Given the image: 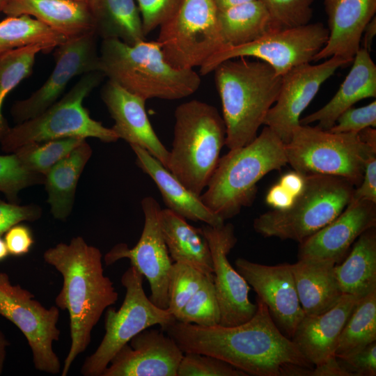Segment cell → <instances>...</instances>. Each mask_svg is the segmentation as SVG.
Here are the masks:
<instances>
[{
    "mask_svg": "<svg viewBox=\"0 0 376 376\" xmlns=\"http://www.w3.org/2000/svg\"><path fill=\"white\" fill-rule=\"evenodd\" d=\"M92 152L86 139L45 175L47 203L56 219L65 221L70 215L79 179L92 156Z\"/></svg>",
    "mask_w": 376,
    "mask_h": 376,
    "instance_id": "cell-29",
    "label": "cell"
},
{
    "mask_svg": "<svg viewBox=\"0 0 376 376\" xmlns=\"http://www.w3.org/2000/svg\"><path fill=\"white\" fill-rule=\"evenodd\" d=\"M350 63L331 56L320 64L304 63L290 69L282 76L276 101L269 110L264 125L269 127L284 143L291 139L293 130L300 125V116L315 97L322 84L339 68Z\"/></svg>",
    "mask_w": 376,
    "mask_h": 376,
    "instance_id": "cell-17",
    "label": "cell"
},
{
    "mask_svg": "<svg viewBox=\"0 0 376 376\" xmlns=\"http://www.w3.org/2000/svg\"><path fill=\"white\" fill-rule=\"evenodd\" d=\"M376 341V290L361 297L340 334L335 356L359 350Z\"/></svg>",
    "mask_w": 376,
    "mask_h": 376,
    "instance_id": "cell-34",
    "label": "cell"
},
{
    "mask_svg": "<svg viewBox=\"0 0 376 376\" xmlns=\"http://www.w3.org/2000/svg\"><path fill=\"white\" fill-rule=\"evenodd\" d=\"M44 182V175L26 169L15 153L0 155V191L10 202L17 203L22 189Z\"/></svg>",
    "mask_w": 376,
    "mask_h": 376,
    "instance_id": "cell-39",
    "label": "cell"
},
{
    "mask_svg": "<svg viewBox=\"0 0 376 376\" xmlns=\"http://www.w3.org/2000/svg\"><path fill=\"white\" fill-rule=\"evenodd\" d=\"M160 224L173 263L190 266L205 276H213L208 242L201 228H196L186 219L166 208L160 212Z\"/></svg>",
    "mask_w": 376,
    "mask_h": 376,
    "instance_id": "cell-28",
    "label": "cell"
},
{
    "mask_svg": "<svg viewBox=\"0 0 376 376\" xmlns=\"http://www.w3.org/2000/svg\"><path fill=\"white\" fill-rule=\"evenodd\" d=\"M104 77L100 70L81 75L66 94L40 114L10 127L1 142L2 150L13 153L29 143L70 137L116 142L119 139L113 130L92 118L83 105Z\"/></svg>",
    "mask_w": 376,
    "mask_h": 376,
    "instance_id": "cell-8",
    "label": "cell"
},
{
    "mask_svg": "<svg viewBox=\"0 0 376 376\" xmlns=\"http://www.w3.org/2000/svg\"><path fill=\"white\" fill-rule=\"evenodd\" d=\"M235 264L237 271L266 304L279 329L291 338L305 314L290 264L266 265L243 258L236 259Z\"/></svg>",
    "mask_w": 376,
    "mask_h": 376,
    "instance_id": "cell-18",
    "label": "cell"
},
{
    "mask_svg": "<svg viewBox=\"0 0 376 376\" xmlns=\"http://www.w3.org/2000/svg\"><path fill=\"white\" fill-rule=\"evenodd\" d=\"M219 22L225 45L246 44L278 29L260 0L219 10Z\"/></svg>",
    "mask_w": 376,
    "mask_h": 376,
    "instance_id": "cell-32",
    "label": "cell"
},
{
    "mask_svg": "<svg viewBox=\"0 0 376 376\" xmlns=\"http://www.w3.org/2000/svg\"><path fill=\"white\" fill-rule=\"evenodd\" d=\"M253 316L244 323L202 327L175 321L164 331L182 351L217 357L248 376H311L313 365L273 320L258 297Z\"/></svg>",
    "mask_w": 376,
    "mask_h": 376,
    "instance_id": "cell-1",
    "label": "cell"
},
{
    "mask_svg": "<svg viewBox=\"0 0 376 376\" xmlns=\"http://www.w3.org/2000/svg\"><path fill=\"white\" fill-rule=\"evenodd\" d=\"M121 283L125 295L118 310L107 308L104 316V336L96 350L84 361L81 373L101 376L117 352L134 336L154 325L162 330L176 320L168 308L157 306L147 297L143 276L131 265L123 274Z\"/></svg>",
    "mask_w": 376,
    "mask_h": 376,
    "instance_id": "cell-10",
    "label": "cell"
},
{
    "mask_svg": "<svg viewBox=\"0 0 376 376\" xmlns=\"http://www.w3.org/2000/svg\"><path fill=\"white\" fill-rule=\"evenodd\" d=\"M176 320L202 327L219 324L220 311L213 276L205 277L201 288L182 308Z\"/></svg>",
    "mask_w": 376,
    "mask_h": 376,
    "instance_id": "cell-37",
    "label": "cell"
},
{
    "mask_svg": "<svg viewBox=\"0 0 376 376\" xmlns=\"http://www.w3.org/2000/svg\"><path fill=\"white\" fill-rule=\"evenodd\" d=\"M101 97L118 139L144 148L168 169L170 152L152 128L146 111V100L109 79L101 89Z\"/></svg>",
    "mask_w": 376,
    "mask_h": 376,
    "instance_id": "cell-21",
    "label": "cell"
},
{
    "mask_svg": "<svg viewBox=\"0 0 376 376\" xmlns=\"http://www.w3.org/2000/svg\"><path fill=\"white\" fill-rule=\"evenodd\" d=\"M97 37L92 31L67 39L55 48V65L46 81L29 97L13 104L11 115L17 123L37 116L55 103L75 77L100 70Z\"/></svg>",
    "mask_w": 376,
    "mask_h": 376,
    "instance_id": "cell-15",
    "label": "cell"
},
{
    "mask_svg": "<svg viewBox=\"0 0 376 376\" xmlns=\"http://www.w3.org/2000/svg\"><path fill=\"white\" fill-rule=\"evenodd\" d=\"M157 41L166 60L179 69L201 67L225 45L212 0H180L159 26Z\"/></svg>",
    "mask_w": 376,
    "mask_h": 376,
    "instance_id": "cell-11",
    "label": "cell"
},
{
    "mask_svg": "<svg viewBox=\"0 0 376 376\" xmlns=\"http://www.w3.org/2000/svg\"><path fill=\"white\" fill-rule=\"evenodd\" d=\"M336 357L350 376L376 375V341L359 350Z\"/></svg>",
    "mask_w": 376,
    "mask_h": 376,
    "instance_id": "cell-44",
    "label": "cell"
},
{
    "mask_svg": "<svg viewBox=\"0 0 376 376\" xmlns=\"http://www.w3.org/2000/svg\"><path fill=\"white\" fill-rule=\"evenodd\" d=\"M0 315L26 338L36 370L53 375L60 373L61 362L53 349L61 334L56 326L59 308H45L33 294L18 284L13 285L8 274L0 272Z\"/></svg>",
    "mask_w": 376,
    "mask_h": 376,
    "instance_id": "cell-13",
    "label": "cell"
},
{
    "mask_svg": "<svg viewBox=\"0 0 376 376\" xmlns=\"http://www.w3.org/2000/svg\"><path fill=\"white\" fill-rule=\"evenodd\" d=\"M65 39L35 18L22 15L7 17L0 22V57L15 49L33 45L50 52Z\"/></svg>",
    "mask_w": 376,
    "mask_h": 376,
    "instance_id": "cell-33",
    "label": "cell"
},
{
    "mask_svg": "<svg viewBox=\"0 0 376 376\" xmlns=\"http://www.w3.org/2000/svg\"><path fill=\"white\" fill-rule=\"evenodd\" d=\"M94 31L102 40L118 39L130 45L146 40L135 0H88Z\"/></svg>",
    "mask_w": 376,
    "mask_h": 376,
    "instance_id": "cell-30",
    "label": "cell"
},
{
    "mask_svg": "<svg viewBox=\"0 0 376 376\" xmlns=\"http://www.w3.org/2000/svg\"><path fill=\"white\" fill-rule=\"evenodd\" d=\"M368 127H376L375 100L363 107L349 108L338 116L329 131L333 133H358Z\"/></svg>",
    "mask_w": 376,
    "mask_h": 376,
    "instance_id": "cell-42",
    "label": "cell"
},
{
    "mask_svg": "<svg viewBox=\"0 0 376 376\" xmlns=\"http://www.w3.org/2000/svg\"><path fill=\"white\" fill-rule=\"evenodd\" d=\"M43 258L63 277L55 303L69 314L71 344L61 372L66 376L73 361L89 345L91 332L104 311L116 303L118 294L104 274L100 249L81 236L49 248Z\"/></svg>",
    "mask_w": 376,
    "mask_h": 376,
    "instance_id": "cell-2",
    "label": "cell"
},
{
    "mask_svg": "<svg viewBox=\"0 0 376 376\" xmlns=\"http://www.w3.org/2000/svg\"><path fill=\"white\" fill-rule=\"evenodd\" d=\"M8 341L0 330V375H1L3 372L4 361L6 355V347L8 346Z\"/></svg>",
    "mask_w": 376,
    "mask_h": 376,
    "instance_id": "cell-53",
    "label": "cell"
},
{
    "mask_svg": "<svg viewBox=\"0 0 376 376\" xmlns=\"http://www.w3.org/2000/svg\"><path fill=\"white\" fill-rule=\"evenodd\" d=\"M99 56L104 77L146 100L182 99L201 85L194 69L176 68L166 60L157 40L130 45L118 39L102 40Z\"/></svg>",
    "mask_w": 376,
    "mask_h": 376,
    "instance_id": "cell-4",
    "label": "cell"
},
{
    "mask_svg": "<svg viewBox=\"0 0 376 376\" xmlns=\"http://www.w3.org/2000/svg\"><path fill=\"white\" fill-rule=\"evenodd\" d=\"M146 36L159 27L174 12L180 0H135Z\"/></svg>",
    "mask_w": 376,
    "mask_h": 376,
    "instance_id": "cell-43",
    "label": "cell"
},
{
    "mask_svg": "<svg viewBox=\"0 0 376 376\" xmlns=\"http://www.w3.org/2000/svg\"><path fill=\"white\" fill-rule=\"evenodd\" d=\"M334 261L298 258L290 264L301 306L306 315L324 313L340 299L341 291L335 274Z\"/></svg>",
    "mask_w": 376,
    "mask_h": 376,
    "instance_id": "cell-27",
    "label": "cell"
},
{
    "mask_svg": "<svg viewBox=\"0 0 376 376\" xmlns=\"http://www.w3.org/2000/svg\"><path fill=\"white\" fill-rule=\"evenodd\" d=\"M3 239L9 255L16 257L28 253L34 244L31 229L21 223L10 228L4 233Z\"/></svg>",
    "mask_w": 376,
    "mask_h": 376,
    "instance_id": "cell-46",
    "label": "cell"
},
{
    "mask_svg": "<svg viewBox=\"0 0 376 376\" xmlns=\"http://www.w3.org/2000/svg\"><path fill=\"white\" fill-rule=\"evenodd\" d=\"M288 164L303 175L320 174L345 179L357 187L376 149L358 133H333L317 126L299 125L285 144Z\"/></svg>",
    "mask_w": 376,
    "mask_h": 376,
    "instance_id": "cell-9",
    "label": "cell"
},
{
    "mask_svg": "<svg viewBox=\"0 0 376 376\" xmlns=\"http://www.w3.org/2000/svg\"><path fill=\"white\" fill-rule=\"evenodd\" d=\"M295 198L278 182L268 190L265 202L272 209L285 210L292 205Z\"/></svg>",
    "mask_w": 376,
    "mask_h": 376,
    "instance_id": "cell-48",
    "label": "cell"
},
{
    "mask_svg": "<svg viewBox=\"0 0 376 376\" xmlns=\"http://www.w3.org/2000/svg\"><path fill=\"white\" fill-rule=\"evenodd\" d=\"M376 226V203L351 201L322 229L299 243L298 258L325 259L338 263L366 230Z\"/></svg>",
    "mask_w": 376,
    "mask_h": 376,
    "instance_id": "cell-20",
    "label": "cell"
},
{
    "mask_svg": "<svg viewBox=\"0 0 376 376\" xmlns=\"http://www.w3.org/2000/svg\"><path fill=\"white\" fill-rule=\"evenodd\" d=\"M286 164L284 143L265 126L251 142L219 159L201 200L224 221L231 219L251 205L257 184L265 175Z\"/></svg>",
    "mask_w": 376,
    "mask_h": 376,
    "instance_id": "cell-5",
    "label": "cell"
},
{
    "mask_svg": "<svg viewBox=\"0 0 376 376\" xmlns=\"http://www.w3.org/2000/svg\"><path fill=\"white\" fill-rule=\"evenodd\" d=\"M2 13L8 17L31 16L65 39L94 31L87 2L75 0H7Z\"/></svg>",
    "mask_w": 376,
    "mask_h": 376,
    "instance_id": "cell-25",
    "label": "cell"
},
{
    "mask_svg": "<svg viewBox=\"0 0 376 376\" xmlns=\"http://www.w3.org/2000/svg\"><path fill=\"white\" fill-rule=\"evenodd\" d=\"M75 1H83V2H87L88 0H75Z\"/></svg>",
    "mask_w": 376,
    "mask_h": 376,
    "instance_id": "cell-57",
    "label": "cell"
},
{
    "mask_svg": "<svg viewBox=\"0 0 376 376\" xmlns=\"http://www.w3.org/2000/svg\"><path fill=\"white\" fill-rule=\"evenodd\" d=\"M269 13L278 29L310 23L314 0H260Z\"/></svg>",
    "mask_w": 376,
    "mask_h": 376,
    "instance_id": "cell-40",
    "label": "cell"
},
{
    "mask_svg": "<svg viewBox=\"0 0 376 376\" xmlns=\"http://www.w3.org/2000/svg\"><path fill=\"white\" fill-rule=\"evenodd\" d=\"M177 376H248L230 363L211 355L185 352Z\"/></svg>",
    "mask_w": 376,
    "mask_h": 376,
    "instance_id": "cell-41",
    "label": "cell"
},
{
    "mask_svg": "<svg viewBox=\"0 0 376 376\" xmlns=\"http://www.w3.org/2000/svg\"><path fill=\"white\" fill-rule=\"evenodd\" d=\"M174 117L168 170L186 188L200 196L226 143L225 123L214 106L197 100L178 106Z\"/></svg>",
    "mask_w": 376,
    "mask_h": 376,
    "instance_id": "cell-6",
    "label": "cell"
},
{
    "mask_svg": "<svg viewBox=\"0 0 376 376\" xmlns=\"http://www.w3.org/2000/svg\"><path fill=\"white\" fill-rule=\"evenodd\" d=\"M355 187L344 178L305 175L302 191L285 210L267 211L253 223L265 237L302 242L333 221L350 203Z\"/></svg>",
    "mask_w": 376,
    "mask_h": 376,
    "instance_id": "cell-7",
    "label": "cell"
},
{
    "mask_svg": "<svg viewBox=\"0 0 376 376\" xmlns=\"http://www.w3.org/2000/svg\"><path fill=\"white\" fill-rule=\"evenodd\" d=\"M360 139L372 147L376 149V130L375 127H368L364 128L358 132Z\"/></svg>",
    "mask_w": 376,
    "mask_h": 376,
    "instance_id": "cell-52",
    "label": "cell"
},
{
    "mask_svg": "<svg viewBox=\"0 0 376 376\" xmlns=\"http://www.w3.org/2000/svg\"><path fill=\"white\" fill-rule=\"evenodd\" d=\"M351 70L334 97L318 111L300 118V125L318 122V127L329 130L338 116L357 102L376 97V65L369 51L361 47Z\"/></svg>",
    "mask_w": 376,
    "mask_h": 376,
    "instance_id": "cell-24",
    "label": "cell"
},
{
    "mask_svg": "<svg viewBox=\"0 0 376 376\" xmlns=\"http://www.w3.org/2000/svg\"><path fill=\"white\" fill-rule=\"evenodd\" d=\"M164 331L146 329L113 356L101 376H177L184 352Z\"/></svg>",
    "mask_w": 376,
    "mask_h": 376,
    "instance_id": "cell-19",
    "label": "cell"
},
{
    "mask_svg": "<svg viewBox=\"0 0 376 376\" xmlns=\"http://www.w3.org/2000/svg\"><path fill=\"white\" fill-rule=\"evenodd\" d=\"M226 125L229 150L246 146L256 136L277 100L282 76L267 63L244 58L221 62L213 70Z\"/></svg>",
    "mask_w": 376,
    "mask_h": 376,
    "instance_id": "cell-3",
    "label": "cell"
},
{
    "mask_svg": "<svg viewBox=\"0 0 376 376\" xmlns=\"http://www.w3.org/2000/svg\"><path fill=\"white\" fill-rule=\"evenodd\" d=\"M311 376H350L349 373L333 355L324 362L314 366Z\"/></svg>",
    "mask_w": 376,
    "mask_h": 376,
    "instance_id": "cell-49",
    "label": "cell"
},
{
    "mask_svg": "<svg viewBox=\"0 0 376 376\" xmlns=\"http://www.w3.org/2000/svg\"><path fill=\"white\" fill-rule=\"evenodd\" d=\"M278 182L296 198L304 189L305 175L295 171L288 172L283 175Z\"/></svg>",
    "mask_w": 376,
    "mask_h": 376,
    "instance_id": "cell-50",
    "label": "cell"
},
{
    "mask_svg": "<svg viewBox=\"0 0 376 376\" xmlns=\"http://www.w3.org/2000/svg\"><path fill=\"white\" fill-rule=\"evenodd\" d=\"M206 276L190 266L173 263L169 281L168 309L175 320L185 305L201 288Z\"/></svg>",
    "mask_w": 376,
    "mask_h": 376,
    "instance_id": "cell-38",
    "label": "cell"
},
{
    "mask_svg": "<svg viewBox=\"0 0 376 376\" xmlns=\"http://www.w3.org/2000/svg\"><path fill=\"white\" fill-rule=\"evenodd\" d=\"M45 48L39 45L12 50L0 57V144L10 127L3 114L8 95L22 80L31 75L36 56Z\"/></svg>",
    "mask_w": 376,
    "mask_h": 376,
    "instance_id": "cell-35",
    "label": "cell"
},
{
    "mask_svg": "<svg viewBox=\"0 0 376 376\" xmlns=\"http://www.w3.org/2000/svg\"><path fill=\"white\" fill-rule=\"evenodd\" d=\"M360 200L376 203V156L368 160L361 182L354 189L351 201Z\"/></svg>",
    "mask_w": 376,
    "mask_h": 376,
    "instance_id": "cell-47",
    "label": "cell"
},
{
    "mask_svg": "<svg viewBox=\"0 0 376 376\" xmlns=\"http://www.w3.org/2000/svg\"><path fill=\"white\" fill-rule=\"evenodd\" d=\"M334 269L343 294L361 298L376 290V226L356 240L348 256Z\"/></svg>",
    "mask_w": 376,
    "mask_h": 376,
    "instance_id": "cell-31",
    "label": "cell"
},
{
    "mask_svg": "<svg viewBox=\"0 0 376 376\" xmlns=\"http://www.w3.org/2000/svg\"><path fill=\"white\" fill-rule=\"evenodd\" d=\"M143 228L136 244L129 248L125 243L114 245L104 256L106 265L127 258L148 280L151 290L149 297L157 306L166 309L168 288L173 261L164 239L160 224L161 207L152 196L142 199Z\"/></svg>",
    "mask_w": 376,
    "mask_h": 376,
    "instance_id": "cell-14",
    "label": "cell"
},
{
    "mask_svg": "<svg viewBox=\"0 0 376 376\" xmlns=\"http://www.w3.org/2000/svg\"><path fill=\"white\" fill-rule=\"evenodd\" d=\"M86 139L70 137L32 142L14 152L29 171L45 175L47 172Z\"/></svg>",
    "mask_w": 376,
    "mask_h": 376,
    "instance_id": "cell-36",
    "label": "cell"
},
{
    "mask_svg": "<svg viewBox=\"0 0 376 376\" xmlns=\"http://www.w3.org/2000/svg\"><path fill=\"white\" fill-rule=\"evenodd\" d=\"M328 29L321 22L276 29L246 44L224 45L201 67L200 75H206L221 62L233 58L253 57L273 68L283 76L297 65L313 61L324 46Z\"/></svg>",
    "mask_w": 376,
    "mask_h": 376,
    "instance_id": "cell-12",
    "label": "cell"
},
{
    "mask_svg": "<svg viewBox=\"0 0 376 376\" xmlns=\"http://www.w3.org/2000/svg\"><path fill=\"white\" fill-rule=\"evenodd\" d=\"M252 0H212L218 10H224L228 8L247 2Z\"/></svg>",
    "mask_w": 376,
    "mask_h": 376,
    "instance_id": "cell-54",
    "label": "cell"
},
{
    "mask_svg": "<svg viewBox=\"0 0 376 376\" xmlns=\"http://www.w3.org/2000/svg\"><path fill=\"white\" fill-rule=\"evenodd\" d=\"M130 147L136 155L137 166L156 184L168 209L193 221H202L212 226L224 224L223 219L203 204L200 196L186 188L146 150L137 145H130Z\"/></svg>",
    "mask_w": 376,
    "mask_h": 376,
    "instance_id": "cell-26",
    "label": "cell"
},
{
    "mask_svg": "<svg viewBox=\"0 0 376 376\" xmlns=\"http://www.w3.org/2000/svg\"><path fill=\"white\" fill-rule=\"evenodd\" d=\"M9 256L4 239L0 236V262L5 260Z\"/></svg>",
    "mask_w": 376,
    "mask_h": 376,
    "instance_id": "cell-55",
    "label": "cell"
},
{
    "mask_svg": "<svg viewBox=\"0 0 376 376\" xmlns=\"http://www.w3.org/2000/svg\"><path fill=\"white\" fill-rule=\"evenodd\" d=\"M329 36L313 61L338 56L352 62L363 31L375 16L376 0H323Z\"/></svg>",
    "mask_w": 376,
    "mask_h": 376,
    "instance_id": "cell-22",
    "label": "cell"
},
{
    "mask_svg": "<svg viewBox=\"0 0 376 376\" xmlns=\"http://www.w3.org/2000/svg\"><path fill=\"white\" fill-rule=\"evenodd\" d=\"M359 299L343 294L328 311L302 318L290 339L313 366L335 355L340 334Z\"/></svg>",
    "mask_w": 376,
    "mask_h": 376,
    "instance_id": "cell-23",
    "label": "cell"
},
{
    "mask_svg": "<svg viewBox=\"0 0 376 376\" xmlns=\"http://www.w3.org/2000/svg\"><path fill=\"white\" fill-rule=\"evenodd\" d=\"M7 0H0V13H2V10L6 3Z\"/></svg>",
    "mask_w": 376,
    "mask_h": 376,
    "instance_id": "cell-56",
    "label": "cell"
},
{
    "mask_svg": "<svg viewBox=\"0 0 376 376\" xmlns=\"http://www.w3.org/2000/svg\"><path fill=\"white\" fill-rule=\"evenodd\" d=\"M42 213V210L38 205H20L0 198V236L15 224L38 220Z\"/></svg>",
    "mask_w": 376,
    "mask_h": 376,
    "instance_id": "cell-45",
    "label": "cell"
},
{
    "mask_svg": "<svg viewBox=\"0 0 376 376\" xmlns=\"http://www.w3.org/2000/svg\"><path fill=\"white\" fill-rule=\"evenodd\" d=\"M376 34V18L375 16L366 25L361 38L363 45L361 46L370 52L373 38Z\"/></svg>",
    "mask_w": 376,
    "mask_h": 376,
    "instance_id": "cell-51",
    "label": "cell"
},
{
    "mask_svg": "<svg viewBox=\"0 0 376 376\" xmlns=\"http://www.w3.org/2000/svg\"><path fill=\"white\" fill-rule=\"evenodd\" d=\"M201 228L212 255L213 283L220 311L219 324L233 327L244 323L253 316L257 305L250 301L249 284L228 258L237 241L234 226L224 223Z\"/></svg>",
    "mask_w": 376,
    "mask_h": 376,
    "instance_id": "cell-16",
    "label": "cell"
}]
</instances>
